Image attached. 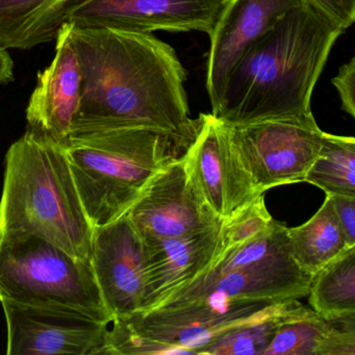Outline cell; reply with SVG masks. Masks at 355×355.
<instances>
[{
    "mask_svg": "<svg viewBox=\"0 0 355 355\" xmlns=\"http://www.w3.org/2000/svg\"><path fill=\"white\" fill-rule=\"evenodd\" d=\"M70 38L82 76L70 135L142 128L182 151L194 142L200 118H191L187 72L173 47L151 34L72 24Z\"/></svg>",
    "mask_w": 355,
    "mask_h": 355,
    "instance_id": "obj_1",
    "label": "cell"
},
{
    "mask_svg": "<svg viewBox=\"0 0 355 355\" xmlns=\"http://www.w3.org/2000/svg\"><path fill=\"white\" fill-rule=\"evenodd\" d=\"M343 32L307 3L291 10L245 51L211 115L240 126L309 113L313 89Z\"/></svg>",
    "mask_w": 355,
    "mask_h": 355,
    "instance_id": "obj_2",
    "label": "cell"
},
{
    "mask_svg": "<svg viewBox=\"0 0 355 355\" xmlns=\"http://www.w3.org/2000/svg\"><path fill=\"white\" fill-rule=\"evenodd\" d=\"M3 234H34L73 257L91 259L94 226L65 151L59 143L28 130L6 155L0 200V236Z\"/></svg>",
    "mask_w": 355,
    "mask_h": 355,
    "instance_id": "obj_3",
    "label": "cell"
},
{
    "mask_svg": "<svg viewBox=\"0 0 355 355\" xmlns=\"http://www.w3.org/2000/svg\"><path fill=\"white\" fill-rule=\"evenodd\" d=\"M60 144L94 228L128 213L155 175L184 153L169 137L142 128L71 134Z\"/></svg>",
    "mask_w": 355,
    "mask_h": 355,
    "instance_id": "obj_4",
    "label": "cell"
},
{
    "mask_svg": "<svg viewBox=\"0 0 355 355\" xmlns=\"http://www.w3.org/2000/svg\"><path fill=\"white\" fill-rule=\"evenodd\" d=\"M112 323L90 259L34 234L0 236V301Z\"/></svg>",
    "mask_w": 355,
    "mask_h": 355,
    "instance_id": "obj_5",
    "label": "cell"
},
{
    "mask_svg": "<svg viewBox=\"0 0 355 355\" xmlns=\"http://www.w3.org/2000/svg\"><path fill=\"white\" fill-rule=\"evenodd\" d=\"M286 230L274 220L254 240L222 252L207 271L162 305L209 298L268 301L305 298L311 276L293 261Z\"/></svg>",
    "mask_w": 355,
    "mask_h": 355,
    "instance_id": "obj_6",
    "label": "cell"
},
{
    "mask_svg": "<svg viewBox=\"0 0 355 355\" xmlns=\"http://www.w3.org/2000/svg\"><path fill=\"white\" fill-rule=\"evenodd\" d=\"M232 143L261 194L304 182L323 139L313 113L230 126Z\"/></svg>",
    "mask_w": 355,
    "mask_h": 355,
    "instance_id": "obj_7",
    "label": "cell"
},
{
    "mask_svg": "<svg viewBox=\"0 0 355 355\" xmlns=\"http://www.w3.org/2000/svg\"><path fill=\"white\" fill-rule=\"evenodd\" d=\"M226 0H67L63 24L151 34L155 31L209 35Z\"/></svg>",
    "mask_w": 355,
    "mask_h": 355,
    "instance_id": "obj_8",
    "label": "cell"
},
{
    "mask_svg": "<svg viewBox=\"0 0 355 355\" xmlns=\"http://www.w3.org/2000/svg\"><path fill=\"white\" fill-rule=\"evenodd\" d=\"M199 118L196 138L184 155L203 200L218 219L225 221L261 193L232 143L230 126L211 114H200Z\"/></svg>",
    "mask_w": 355,
    "mask_h": 355,
    "instance_id": "obj_9",
    "label": "cell"
},
{
    "mask_svg": "<svg viewBox=\"0 0 355 355\" xmlns=\"http://www.w3.org/2000/svg\"><path fill=\"white\" fill-rule=\"evenodd\" d=\"M126 215L142 238H176L223 223L201 197L184 153L155 175Z\"/></svg>",
    "mask_w": 355,
    "mask_h": 355,
    "instance_id": "obj_10",
    "label": "cell"
},
{
    "mask_svg": "<svg viewBox=\"0 0 355 355\" xmlns=\"http://www.w3.org/2000/svg\"><path fill=\"white\" fill-rule=\"evenodd\" d=\"M90 259L112 319L130 317L144 311V242L126 214L107 225L94 228Z\"/></svg>",
    "mask_w": 355,
    "mask_h": 355,
    "instance_id": "obj_11",
    "label": "cell"
},
{
    "mask_svg": "<svg viewBox=\"0 0 355 355\" xmlns=\"http://www.w3.org/2000/svg\"><path fill=\"white\" fill-rule=\"evenodd\" d=\"M8 355L103 354L111 323L58 309L1 300Z\"/></svg>",
    "mask_w": 355,
    "mask_h": 355,
    "instance_id": "obj_12",
    "label": "cell"
},
{
    "mask_svg": "<svg viewBox=\"0 0 355 355\" xmlns=\"http://www.w3.org/2000/svg\"><path fill=\"white\" fill-rule=\"evenodd\" d=\"M303 0H226L211 39L207 90L215 113L228 76L243 53Z\"/></svg>",
    "mask_w": 355,
    "mask_h": 355,
    "instance_id": "obj_13",
    "label": "cell"
},
{
    "mask_svg": "<svg viewBox=\"0 0 355 355\" xmlns=\"http://www.w3.org/2000/svg\"><path fill=\"white\" fill-rule=\"evenodd\" d=\"M70 31V24L60 28L55 58L38 72L36 88L26 107L28 130L59 144L69 136L80 103L82 76Z\"/></svg>",
    "mask_w": 355,
    "mask_h": 355,
    "instance_id": "obj_14",
    "label": "cell"
},
{
    "mask_svg": "<svg viewBox=\"0 0 355 355\" xmlns=\"http://www.w3.org/2000/svg\"><path fill=\"white\" fill-rule=\"evenodd\" d=\"M221 226L176 238H142L146 254L143 311L157 309L211 267L222 252Z\"/></svg>",
    "mask_w": 355,
    "mask_h": 355,
    "instance_id": "obj_15",
    "label": "cell"
},
{
    "mask_svg": "<svg viewBox=\"0 0 355 355\" xmlns=\"http://www.w3.org/2000/svg\"><path fill=\"white\" fill-rule=\"evenodd\" d=\"M67 0H0V46L34 49L57 38Z\"/></svg>",
    "mask_w": 355,
    "mask_h": 355,
    "instance_id": "obj_16",
    "label": "cell"
},
{
    "mask_svg": "<svg viewBox=\"0 0 355 355\" xmlns=\"http://www.w3.org/2000/svg\"><path fill=\"white\" fill-rule=\"evenodd\" d=\"M286 236L293 261L311 277L352 247L345 238L327 196L309 221L297 227L288 228Z\"/></svg>",
    "mask_w": 355,
    "mask_h": 355,
    "instance_id": "obj_17",
    "label": "cell"
},
{
    "mask_svg": "<svg viewBox=\"0 0 355 355\" xmlns=\"http://www.w3.org/2000/svg\"><path fill=\"white\" fill-rule=\"evenodd\" d=\"M338 320H327L295 300L284 311L263 355H324Z\"/></svg>",
    "mask_w": 355,
    "mask_h": 355,
    "instance_id": "obj_18",
    "label": "cell"
},
{
    "mask_svg": "<svg viewBox=\"0 0 355 355\" xmlns=\"http://www.w3.org/2000/svg\"><path fill=\"white\" fill-rule=\"evenodd\" d=\"M306 297L311 309L325 319L355 315V246L313 275Z\"/></svg>",
    "mask_w": 355,
    "mask_h": 355,
    "instance_id": "obj_19",
    "label": "cell"
},
{
    "mask_svg": "<svg viewBox=\"0 0 355 355\" xmlns=\"http://www.w3.org/2000/svg\"><path fill=\"white\" fill-rule=\"evenodd\" d=\"M304 182L322 189L326 195L355 196V139L324 132Z\"/></svg>",
    "mask_w": 355,
    "mask_h": 355,
    "instance_id": "obj_20",
    "label": "cell"
},
{
    "mask_svg": "<svg viewBox=\"0 0 355 355\" xmlns=\"http://www.w3.org/2000/svg\"><path fill=\"white\" fill-rule=\"evenodd\" d=\"M294 301L278 303L263 315L232 328L202 347L198 354L263 355L273 340L282 315Z\"/></svg>",
    "mask_w": 355,
    "mask_h": 355,
    "instance_id": "obj_21",
    "label": "cell"
},
{
    "mask_svg": "<svg viewBox=\"0 0 355 355\" xmlns=\"http://www.w3.org/2000/svg\"><path fill=\"white\" fill-rule=\"evenodd\" d=\"M266 207L265 195L222 223V252L234 250L261 236L273 223ZM221 252V253H222Z\"/></svg>",
    "mask_w": 355,
    "mask_h": 355,
    "instance_id": "obj_22",
    "label": "cell"
},
{
    "mask_svg": "<svg viewBox=\"0 0 355 355\" xmlns=\"http://www.w3.org/2000/svg\"><path fill=\"white\" fill-rule=\"evenodd\" d=\"M343 31L355 20V0H303Z\"/></svg>",
    "mask_w": 355,
    "mask_h": 355,
    "instance_id": "obj_23",
    "label": "cell"
},
{
    "mask_svg": "<svg viewBox=\"0 0 355 355\" xmlns=\"http://www.w3.org/2000/svg\"><path fill=\"white\" fill-rule=\"evenodd\" d=\"M332 85L338 91L342 101V110L345 113L355 117V59L352 58L338 70L336 78H332Z\"/></svg>",
    "mask_w": 355,
    "mask_h": 355,
    "instance_id": "obj_24",
    "label": "cell"
},
{
    "mask_svg": "<svg viewBox=\"0 0 355 355\" xmlns=\"http://www.w3.org/2000/svg\"><path fill=\"white\" fill-rule=\"evenodd\" d=\"M331 201L336 219L350 246H355V196L326 195Z\"/></svg>",
    "mask_w": 355,
    "mask_h": 355,
    "instance_id": "obj_25",
    "label": "cell"
},
{
    "mask_svg": "<svg viewBox=\"0 0 355 355\" xmlns=\"http://www.w3.org/2000/svg\"><path fill=\"white\" fill-rule=\"evenodd\" d=\"M14 80V63L7 49L0 46V85H7Z\"/></svg>",
    "mask_w": 355,
    "mask_h": 355,
    "instance_id": "obj_26",
    "label": "cell"
}]
</instances>
